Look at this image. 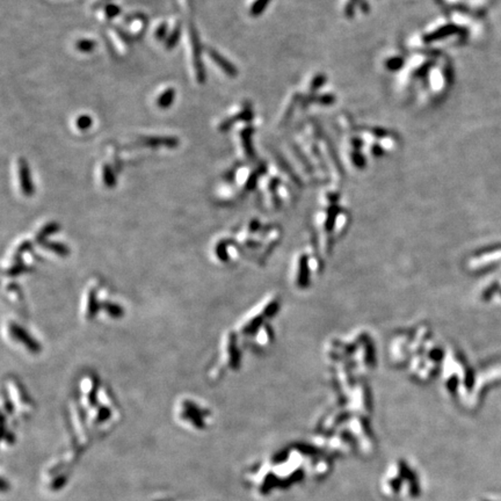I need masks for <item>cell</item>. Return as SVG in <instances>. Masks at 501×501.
Masks as SVG:
<instances>
[{"instance_id":"1","label":"cell","mask_w":501,"mask_h":501,"mask_svg":"<svg viewBox=\"0 0 501 501\" xmlns=\"http://www.w3.org/2000/svg\"><path fill=\"white\" fill-rule=\"evenodd\" d=\"M189 37H191V44L193 50V58H194V68L196 71V79L198 83H203L206 80V71L201 60V47L198 42V36L196 33L194 26L189 27Z\"/></svg>"},{"instance_id":"2","label":"cell","mask_w":501,"mask_h":501,"mask_svg":"<svg viewBox=\"0 0 501 501\" xmlns=\"http://www.w3.org/2000/svg\"><path fill=\"white\" fill-rule=\"evenodd\" d=\"M18 176H19L21 191H22V193L26 196H32L33 193H34L32 176H30L28 164H27L25 159L22 158H20L19 161H18Z\"/></svg>"},{"instance_id":"3","label":"cell","mask_w":501,"mask_h":501,"mask_svg":"<svg viewBox=\"0 0 501 501\" xmlns=\"http://www.w3.org/2000/svg\"><path fill=\"white\" fill-rule=\"evenodd\" d=\"M207 53L211 58V60H214V62L217 64V66H218L221 70L224 71L225 73L229 75V77H236L237 69L234 68L233 64H231V63L225 58V57H223L221 54L217 53V51L215 49H213V48H207Z\"/></svg>"},{"instance_id":"4","label":"cell","mask_w":501,"mask_h":501,"mask_svg":"<svg viewBox=\"0 0 501 501\" xmlns=\"http://www.w3.org/2000/svg\"><path fill=\"white\" fill-rule=\"evenodd\" d=\"M138 144H142V145L145 146H168V147H174L179 144V141L176 137H158V136H153V137H142L137 141Z\"/></svg>"},{"instance_id":"5","label":"cell","mask_w":501,"mask_h":501,"mask_svg":"<svg viewBox=\"0 0 501 501\" xmlns=\"http://www.w3.org/2000/svg\"><path fill=\"white\" fill-rule=\"evenodd\" d=\"M174 99H176V90H174V89H172V87H170V89H166L164 92L157 98L156 104L159 108H161V109H166V108L171 107Z\"/></svg>"},{"instance_id":"6","label":"cell","mask_w":501,"mask_h":501,"mask_svg":"<svg viewBox=\"0 0 501 501\" xmlns=\"http://www.w3.org/2000/svg\"><path fill=\"white\" fill-rule=\"evenodd\" d=\"M180 35H181V26L179 23V25L174 27V29L171 32V34H168L167 37H166V41H165L166 49H173V48L176 47V44L180 40Z\"/></svg>"},{"instance_id":"7","label":"cell","mask_w":501,"mask_h":501,"mask_svg":"<svg viewBox=\"0 0 501 501\" xmlns=\"http://www.w3.org/2000/svg\"><path fill=\"white\" fill-rule=\"evenodd\" d=\"M102 176H104V182L107 187H114L115 185V177H114V172L111 170L110 166L104 165V168H102Z\"/></svg>"},{"instance_id":"8","label":"cell","mask_w":501,"mask_h":501,"mask_svg":"<svg viewBox=\"0 0 501 501\" xmlns=\"http://www.w3.org/2000/svg\"><path fill=\"white\" fill-rule=\"evenodd\" d=\"M95 44L96 43L94 41L89 40V38H83V40L77 41L75 48L79 51H81V53H90L92 50H94Z\"/></svg>"},{"instance_id":"9","label":"cell","mask_w":501,"mask_h":501,"mask_svg":"<svg viewBox=\"0 0 501 501\" xmlns=\"http://www.w3.org/2000/svg\"><path fill=\"white\" fill-rule=\"evenodd\" d=\"M92 119H90V116L89 115H80L79 117H78L77 120H75V125H77L78 129H80V130H87V129L90 128V125H92Z\"/></svg>"},{"instance_id":"10","label":"cell","mask_w":501,"mask_h":501,"mask_svg":"<svg viewBox=\"0 0 501 501\" xmlns=\"http://www.w3.org/2000/svg\"><path fill=\"white\" fill-rule=\"evenodd\" d=\"M105 13H106V15H107V18H109L110 19V18L116 17V15L120 13V8L117 7L116 5H109L106 7Z\"/></svg>"},{"instance_id":"11","label":"cell","mask_w":501,"mask_h":501,"mask_svg":"<svg viewBox=\"0 0 501 501\" xmlns=\"http://www.w3.org/2000/svg\"><path fill=\"white\" fill-rule=\"evenodd\" d=\"M156 36L157 38H159V40H164L165 37H167V27H166L165 23H162V25L159 26V28L157 29L156 32Z\"/></svg>"}]
</instances>
